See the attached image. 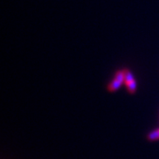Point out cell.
<instances>
[{
    "label": "cell",
    "mask_w": 159,
    "mask_h": 159,
    "mask_svg": "<svg viewBox=\"0 0 159 159\" xmlns=\"http://www.w3.org/2000/svg\"><path fill=\"white\" fill-rule=\"evenodd\" d=\"M123 82H125L124 71H119V72H117L113 80L108 86V89L110 91H116L117 89H119V88L122 85Z\"/></svg>",
    "instance_id": "1"
},
{
    "label": "cell",
    "mask_w": 159,
    "mask_h": 159,
    "mask_svg": "<svg viewBox=\"0 0 159 159\" xmlns=\"http://www.w3.org/2000/svg\"><path fill=\"white\" fill-rule=\"evenodd\" d=\"M124 74H125V83L127 87V89L130 93L134 94L136 91V81L129 70H124Z\"/></svg>",
    "instance_id": "2"
},
{
    "label": "cell",
    "mask_w": 159,
    "mask_h": 159,
    "mask_svg": "<svg viewBox=\"0 0 159 159\" xmlns=\"http://www.w3.org/2000/svg\"><path fill=\"white\" fill-rule=\"evenodd\" d=\"M148 141H157V140H159V128L158 129H156V130H153L152 132H150L148 134Z\"/></svg>",
    "instance_id": "3"
}]
</instances>
